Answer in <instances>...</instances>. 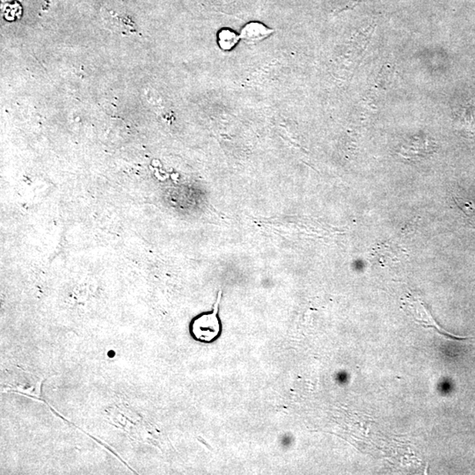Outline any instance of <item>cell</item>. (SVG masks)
<instances>
[{"label":"cell","mask_w":475,"mask_h":475,"mask_svg":"<svg viewBox=\"0 0 475 475\" xmlns=\"http://www.w3.org/2000/svg\"><path fill=\"white\" fill-rule=\"evenodd\" d=\"M401 309H403L405 313L409 314L411 318H413L416 322L419 323L420 325L426 327V329H436L438 334L447 338V339L455 341V342H467V341L472 339L471 337H457L447 333L434 320L433 316H431L429 309H428L426 304L419 299H416V297L407 296L406 299L403 300Z\"/></svg>","instance_id":"cell-1"},{"label":"cell","mask_w":475,"mask_h":475,"mask_svg":"<svg viewBox=\"0 0 475 475\" xmlns=\"http://www.w3.org/2000/svg\"><path fill=\"white\" fill-rule=\"evenodd\" d=\"M220 299H221V293H219V297H217L213 313L203 314L202 316H199L196 320L193 321L192 334L197 340L210 343L219 336L220 330H221V325H220L219 319Z\"/></svg>","instance_id":"cell-2"},{"label":"cell","mask_w":475,"mask_h":475,"mask_svg":"<svg viewBox=\"0 0 475 475\" xmlns=\"http://www.w3.org/2000/svg\"><path fill=\"white\" fill-rule=\"evenodd\" d=\"M273 29L260 22H249L244 26L240 32V38L249 45H256L272 35Z\"/></svg>","instance_id":"cell-3"},{"label":"cell","mask_w":475,"mask_h":475,"mask_svg":"<svg viewBox=\"0 0 475 475\" xmlns=\"http://www.w3.org/2000/svg\"><path fill=\"white\" fill-rule=\"evenodd\" d=\"M240 40V36L229 29H223L219 33V45L223 50H231Z\"/></svg>","instance_id":"cell-4"},{"label":"cell","mask_w":475,"mask_h":475,"mask_svg":"<svg viewBox=\"0 0 475 475\" xmlns=\"http://www.w3.org/2000/svg\"><path fill=\"white\" fill-rule=\"evenodd\" d=\"M455 202L467 216L468 222L475 228V207L473 203L466 199L460 198V197H455Z\"/></svg>","instance_id":"cell-5"}]
</instances>
